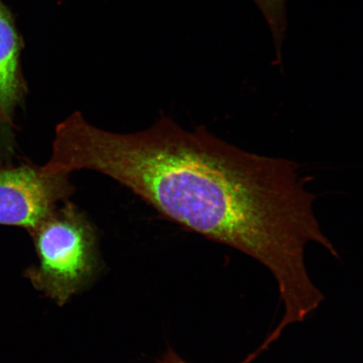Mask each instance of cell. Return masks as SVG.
<instances>
[{
	"label": "cell",
	"mask_w": 363,
	"mask_h": 363,
	"mask_svg": "<svg viewBox=\"0 0 363 363\" xmlns=\"http://www.w3.org/2000/svg\"><path fill=\"white\" fill-rule=\"evenodd\" d=\"M52 162L125 186L184 228L254 259L282 246L306 201L296 163L263 157L167 116L139 133L98 128L77 111L59 124Z\"/></svg>",
	"instance_id": "1"
},
{
	"label": "cell",
	"mask_w": 363,
	"mask_h": 363,
	"mask_svg": "<svg viewBox=\"0 0 363 363\" xmlns=\"http://www.w3.org/2000/svg\"><path fill=\"white\" fill-rule=\"evenodd\" d=\"M67 172L45 164L0 169V225L24 227L30 233L74 192Z\"/></svg>",
	"instance_id": "3"
},
{
	"label": "cell",
	"mask_w": 363,
	"mask_h": 363,
	"mask_svg": "<svg viewBox=\"0 0 363 363\" xmlns=\"http://www.w3.org/2000/svg\"><path fill=\"white\" fill-rule=\"evenodd\" d=\"M39 265L26 277L35 289L63 306L83 289L97 267L96 234L83 213L66 201L30 233Z\"/></svg>",
	"instance_id": "2"
},
{
	"label": "cell",
	"mask_w": 363,
	"mask_h": 363,
	"mask_svg": "<svg viewBox=\"0 0 363 363\" xmlns=\"http://www.w3.org/2000/svg\"><path fill=\"white\" fill-rule=\"evenodd\" d=\"M269 26L274 38L277 61L281 62L282 48L287 29L286 19V0H253Z\"/></svg>",
	"instance_id": "5"
},
{
	"label": "cell",
	"mask_w": 363,
	"mask_h": 363,
	"mask_svg": "<svg viewBox=\"0 0 363 363\" xmlns=\"http://www.w3.org/2000/svg\"><path fill=\"white\" fill-rule=\"evenodd\" d=\"M20 38L6 6L0 1V122L11 120L22 96Z\"/></svg>",
	"instance_id": "4"
},
{
	"label": "cell",
	"mask_w": 363,
	"mask_h": 363,
	"mask_svg": "<svg viewBox=\"0 0 363 363\" xmlns=\"http://www.w3.org/2000/svg\"><path fill=\"white\" fill-rule=\"evenodd\" d=\"M262 352L259 348L257 349L256 352H254L251 355L248 356L246 359H245L243 362L240 363H250L255 358L259 355V354ZM158 363H189L184 359H182V358L177 355V354L172 351L169 350L165 354V356L163 357L162 359Z\"/></svg>",
	"instance_id": "6"
}]
</instances>
